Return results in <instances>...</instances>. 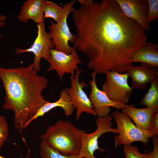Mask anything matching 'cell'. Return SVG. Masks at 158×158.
I'll return each instance as SVG.
<instances>
[{
	"mask_svg": "<svg viewBox=\"0 0 158 158\" xmlns=\"http://www.w3.org/2000/svg\"><path fill=\"white\" fill-rule=\"evenodd\" d=\"M46 0H28L23 2L17 18L23 23L29 20H33L37 24L44 22V8Z\"/></svg>",
	"mask_w": 158,
	"mask_h": 158,
	"instance_id": "cell-14",
	"label": "cell"
},
{
	"mask_svg": "<svg viewBox=\"0 0 158 158\" xmlns=\"http://www.w3.org/2000/svg\"><path fill=\"white\" fill-rule=\"evenodd\" d=\"M97 73L93 71L91 73L92 80L89 81L91 87L89 99L92 106L93 110L97 116L104 117L109 115L111 111L110 107L122 109L130 105L111 100L104 92L100 90L96 83Z\"/></svg>",
	"mask_w": 158,
	"mask_h": 158,
	"instance_id": "cell-11",
	"label": "cell"
},
{
	"mask_svg": "<svg viewBox=\"0 0 158 158\" xmlns=\"http://www.w3.org/2000/svg\"><path fill=\"white\" fill-rule=\"evenodd\" d=\"M37 36L31 47L26 49L18 47L15 49L16 54L26 52L33 53L35 56L32 63L33 67L37 72L40 69V62L42 58L47 61L51 55L50 50L54 49L51 38L48 32L45 29L44 22L40 24H37Z\"/></svg>",
	"mask_w": 158,
	"mask_h": 158,
	"instance_id": "cell-9",
	"label": "cell"
},
{
	"mask_svg": "<svg viewBox=\"0 0 158 158\" xmlns=\"http://www.w3.org/2000/svg\"><path fill=\"white\" fill-rule=\"evenodd\" d=\"M139 148L135 146L124 145L123 151L125 154V158H148L151 152L142 154L139 152Z\"/></svg>",
	"mask_w": 158,
	"mask_h": 158,
	"instance_id": "cell-21",
	"label": "cell"
},
{
	"mask_svg": "<svg viewBox=\"0 0 158 158\" xmlns=\"http://www.w3.org/2000/svg\"><path fill=\"white\" fill-rule=\"evenodd\" d=\"M126 72L132 80L133 89L144 90L149 83L158 78V70L145 63L137 66L132 64Z\"/></svg>",
	"mask_w": 158,
	"mask_h": 158,
	"instance_id": "cell-13",
	"label": "cell"
},
{
	"mask_svg": "<svg viewBox=\"0 0 158 158\" xmlns=\"http://www.w3.org/2000/svg\"><path fill=\"white\" fill-rule=\"evenodd\" d=\"M40 147L41 158H82L79 155L71 156L62 155L42 141L40 144Z\"/></svg>",
	"mask_w": 158,
	"mask_h": 158,
	"instance_id": "cell-20",
	"label": "cell"
},
{
	"mask_svg": "<svg viewBox=\"0 0 158 158\" xmlns=\"http://www.w3.org/2000/svg\"><path fill=\"white\" fill-rule=\"evenodd\" d=\"M130 62H138L158 67V45L147 41L131 55Z\"/></svg>",
	"mask_w": 158,
	"mask_h": 158,
	"instance_id": "cell-15",
	"label": "cell"
},
{
	"mask_svg": "<svg viewBox=\"0 0 158 158\" xmlns=\"http://www.w3.org/2000/svg\"><path fill=\"white\" fill-rule=\"evenodd\" d=\"M60 95L59 98L56 102H48L41 107L33 118L32 121L36 120L39 117H44L46 113L56 107L61 108L63 110L66 116H68L71 115L74 109L71 98L65 89L61 90Z\"/></svg>",
	"mask_w": 158,
	"mask_h": 158,
	"instance_id": "cell-17",
	"label": "cell"
},
{
	"mask_svg": "<svg viewBox=\"0 0 158 158\" xmlns=\"http://www.w3.org/2000/svg\"><path fill=\"white\" fill-rule=\"evenodd\" d=\"M112 118V116L110 115L104 117H98L96 121L97 128L92 133H88L85 130H80L82 144L79 155L81 157L98 158L94 156V152L97 150H99L101 152L104 150V149L100 148L99 147V138L102 135L107 132H111L115 134L118 133V131L116 128H111V121ZM104 158H109V157Z\"/></svg>",
	"mask_w": 158,
	"mask_h": 158,
	"instance_id": "cell-6",
	"label": "cell"
},
{
	"mask_svg": "<svg viewBox=\"0 0 158 158\" xmlns=\"http://www.w3.org/2000/svg\"><path fill=\"white\" fill-rule=\"evenodd\" d=\"M28 156L27 157L25 158H28ZM0 158H6L0 155Z\"/></svg>",
	"mask_w": 158,
	"mask_h": 158,
	"instance_id": "cell-27",
	"label": "cell"
},
{
	"mask_svg": "<svg viewBox=\"0 0 158 158\" xmlns=\"http://www.w3.org/2000/svg\"><path fill=\"white\" fill-rule=\"evenodd\" d=\"M122 112L130 117L135 125L141 129L152 130L151 121L154 112L150 107L140 109L135 107L134 104H130L122 109Z\"/></svg>",
	"mask_w": 158,
	"mask_h": 158,
	"instance_id": "cell-16",
	"label": "cell"
},
{
	"mask_svg": "<svg viewBox=\"0 0 158 158\" xmlns=\"http://www.w3.org/2000/svg\"><path fill=\"white\" fill-rule=\"evenodd\" d=\"M64 10L63 5L60 6L53 1L46 0L44 8V18H52L56 22H58L61 18Z\"/></svg>",
	"mask_w": 158,
	"mask_h": 158,
	"instance_id": "cell-19",
	"label": "cell"
},
{
	"mask_svg": "<svg viewBox=\"0 0 158 158\" xmlns=\"http://www.w3.org/2000/svg\"><path fill=\"white\" fill-rule=\"evenodd\" d=\"M76 1L71 0L63 5L64 10L63 16L60 20L54 23L52 20L50 21L48 26L50 35L52 42L56 50L69 54L74 48L70 46L68 42H72L75 33L70 31L67 22V18L69 14L72 12L74 8L73 5Z\"/></svg>",
	"mask_w": 158,
	"mask_h": 158,
	"instance_id": "cell-5",
	"label": "cell"
},
{
	"mask_svg": "<svg viewBox=\"0 0 158 158\" xmlns=\"http://www.w3.org/2000/svg\"><path fill=\"white\" fill-rule=\"evenodd\" d=\"M152 138L153 149L148 158H158V135H154Z\"/></svg>",
	"mask_w": 158,
	"mask_h": 158,
	"instance_id": "cell-24",
	"label": "cell"
},
{
	"mask_svg": "<svg viewBox=\"0 0 158 158\" xmlns=\"http://www.w3.org/2000/svg\"><path fill=\"white\" fill-rule=\"evenodd\" d=\"M72 13L77 32L73 48L87 56L88 67L97 73H125L132 54L147 41L145 31L115 0H88Z\"/></svg>",
	"mask_w": 158,
	"mask_h": 158,
	"instance_id": "cell-1",
	"label": "cell"
},
{
	"mask_svg": "<svg viewBox=\"0 0 158 158\" xmlns=\"http://www.w3.org/2000/svg\"><path fill=\"white\" fill-rule=\"evenodd\" d=\"M112 116L116 121L118 134L115 138V147L122 145H130L135 141L147 144L149 138L158 135V131H147L139 128L134 124L127 115L118 110L113 111Z\"/></svg>",
	"mask_w": 158,
	"mask_h": 158,
	"instance_id": "cell-4",
	"label": "cell"
},
{
	"mask_svg": "<svg viewBox=\"0 0 158 158\" xmlns=\"http://www.w3.org/2000/svg\"><path fill=\"white\" fill-rule=\"evenodd\" d=\"M50 56L47 61L50 65L47 71L56 70L60 81L65 73H70L71 76H74L75 70L78 69V65L83 63L75 49L68 55L55 49L50 50Z\"/></svg>",
	"mask_w": 158,
	"mask_h": 158,
	"instance_id": "cell-10",
	"label": "cell"
},
{
	"mask_svg": "<svg viewBox=\"0 0 158 158\" xmlns=\"http://www.w3.org/2000/svg\"><path fill=\"white\" fill-rule=\"evenodd\" d=\"M8 135V123L5 117L0 115V149Z\"/></svg>",
	"mask_w": 158,
	"mask_h": 158,
	"instance_id": "cell-23",
	"label": "cell"
},
{
	"mask_svg": "<svg viewBox=\"0 0 158 158\" xmlns=\"http://www.w3.org/2000/svg\"><path fill=\"white\" fill-rule=\"evenodd\" d=\"M6 19V16L4 15H0V28L4 26L6 24L5 20Z\"/></svg>",
	"mask_w": 158,
	"mask_h": 158,
	"instance_id": "cell-26",
	"label": "cell"
},
{
	"mask_svg": "<svg viewBox=\"0 0 158 158\" xmlns=\"http://www.w3.org/2000/svg\"><path fill=\"white\" fill-rule=\"evenodd\" d=\"M151 125L152 130L158 131V111L153 113L151 119Z\"/></svg>",
	"mask_w": 158,
	"mask_h": 158,
	"instance_id": "cell-25",
	"label": "cell"
},
{
	"mask_svg": "<svg viewBox=\"0 0 158 158\" xmlns=\"http://www.w3.org/2000/svg\"><path fill=\"white\" fill-rule=\"evenodd\" d=\"M40 138L62 155L71 156L80 153L82 144L80 130L68 121L58 120L49 126Z\"/></svg>",
	"mask_w": 158,
	"mask_h": 158,
	"instance_id": "cell-3",
	"label": "cell"
},
{
	"mask_svg": "<svg viewBox=\"0 0 158 158\" xmlns=\"http://www.w3.org/2000/svg\"><path fill=\"white\" fill-rule=\"evenodd\" d=\"M102 91L111 100L126 104L128 102L133 89L128 82L127 73L120 74L114 71L106 73Z\"/></svg>",
	"mask_w": 158,
	"mask_h": 158,
	"instance_id": "cell-7",
	"label": "cell"
},
{
	"mask_svg": "<svg viewBox=\"0 0 158 158\" xmlns=\"http://www.w3.org/2000/svg\"><path fill=\"white\" fill-rule=\"evenodd\" d=\"M150 83V86L140 103L151 108L154 113L158 111V78Z\"/></svg>",
	"mask_w": 158,
	"mask_h": 158,
	"instance_id": "cell-18",
	"label": "cell"
},
{
	"mask_svg": "<svg viewBox=\"0 0 158 158\" xmlns=\"http://www.w3.org/2000/svg\"><path fill=\"white\" fill-rule=\"evenodd\" d=\"M0 78L6 94L2 108L13 111L15 127L21 132L40 107L49 102L42 93L49 81L44 76L37 75L32 63L26 67H0Z\"/></svg>",
	"mask_w": 158,
	"mask_h": 158,
	"instance_id": "cell-2",
	"label": "cell"
},
{
	"mask_svg": "<svg viewBox=\"0 0 158 158\" xmlns=\"http://www.w3.org/2000/svg\"><path fill=\"white\" fill-rule=\"evenodd\" d=\"M76 71L74 76H71V86L65 89L70 96L73 109H76V120H78L84 112L97 116L93 110L91 101L83 90L88 86L84 82H79V76L82 72L81 69Z\"/></svg>",
	"mask_w": 158,
	"mask_h": 158,
	"instance_id": "cell-8",
	"label": "cell"
},
{
	"mask_svg": "<svg viewBox=\"0 0 158 158\" xmlns=\"http://www.w3.org/2000/svg\"><path fill=\"white\" fill-rule=\"evenodd\" d=\"M1 35L0 32V40H1Z\"/></svg>",
	"mask_w": 158,
	"mask_h": 158,
	"instance_id": "cell-28",
	"label": "cell"
},
{
	"mask_svg": "<svg viewBox=\"0 0 158 158\" xmlns=\"http://www.w3.org/2000/svg\"><path fill=\"white\" fill-rule=\"evenodd\" d=\"M148 3L147 20L150 23L158 17V0H147Z\"/></svg>",
	"mask_w": 158,
	"mask_h": 158,
	"instance_id": "cell-22",
	"label": "cell"
},
{
	"mask_svg": "<svg viewBox=\"0 0 158 158\" xmlns=\"http://www.w3.org/2000/svg\"><path fill=\"white\" fill-rule=\"evenodd\" d=\"M115 0L127 18L137 22L145 31H150L147 0Z\"/></svg>",
	"mask_w": 158,
	"mask_h": 158,
	"instance_id": "cell-12",
	"label": "cell"
}]
</instances>
